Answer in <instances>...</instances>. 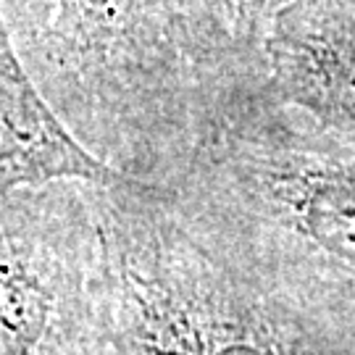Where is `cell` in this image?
Segmentation results:
<instances>
[{
  "label": "cell",
  "mask_w": 355,
  "mask_h": 355,
  "mask_svg": "<svg viewBox=\"0 0 355 355\" xmlns=\"http://www.w3.org/2000/svg\"><path fill=\"white\" fill-rule=\"evenodd\" d=\"M345 324H347V329L353 334V343H355V318H345Z\"/></svg>",
  "instance_id": "8992f818"
},
{
  "label": "cell",
  "mask_w": 355,
  "mask_h": 355,
  "mask_svg": "<svg viewBox=\"0 0 355 355\" xmlns=\"http://www.w3.org/2000/svg\"><path fill=\"white\" fill-rule=\"evenodd\" d=\"M150 190L295 297L355 318V129L261 98Z\"/></svg>",
  "instance_id": "6da1fadb"
},
{
  "label": "cell",
  "mask_w": 355,
  "mask_h": 355,
  "mask_svg": "<svg viewBox=\"0 0 355 355\" xmlns=\"http://www.w3.org/2000/svg\"><path fill=\"white\" fill-rule=\"evenodd\" d=\"M105 245L92 182L0 192V355H105Z\"/></svg>",
  "instance_id": "3957f363"
},
{
  "label": "cell",
  "mask_w": 355,
  "mask_h": 355,
  "mask_svg": "<svg viewBox=\"0 0 355 355\" xmlns=\"http://www.w3.org/2000/svg\"><path fill=\"white\" fill-rule=\"evenodd\" d=\"M105 245V355H355L318 311L190 227L155 190L95 184Z\"/></svg>",
  "instance_id": "7a4b0ae2"
},
{
  "label": "cell",
  "mask_w": 355,
  "mask_h": 355,
  "mask_svg": "<svg viewBox=\"0 0 355 355\" xmlns=\"http://www.w3.org/2000/svg\"><path fill=\"white\" fill-rule=\"evenodd\" d=\"M263 98L316 124L355 129V0H308L263 48Z\"/></svg>",
  "instance_id": "277c9868"
},
{
  "label": "cell",
  "mask_w": 355,
  "mask_h": 355,
  "mask_svg": "<svg viewBox=\"0 0 355 355\" xmlns=\"http://www.w3.org/2000/svg\"><path fill=\"white\" fill-rule=\"evenodd\" d=\"M55 179L108 184L121 177L101 164L55 116L0 8V192Z\"/></svg>",
  "instance_id": "5b68a950"
}]
</instances>
